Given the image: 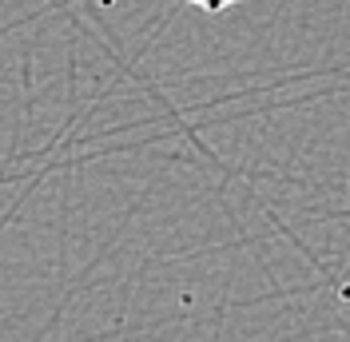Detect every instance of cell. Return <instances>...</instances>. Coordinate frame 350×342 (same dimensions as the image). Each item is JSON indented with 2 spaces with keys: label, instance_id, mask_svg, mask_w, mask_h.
<instances>
[{
  "label": "cell",
  "instance_id": "obj_1",
  "mask_svg": "<svg viewBox=\"0 0 350 342\" xmlns=\"http://www.w3.org/2000/svg\"><path fill=\"white\" fill-rule=\"evenodd\" d=\"M183 4H191V8H199V12H227V8H235L239 0H183Z\"/></svg>",
  "mask_w": 350,
  "mask_h": 342
}]
</instances>
